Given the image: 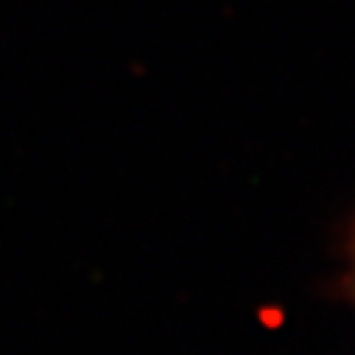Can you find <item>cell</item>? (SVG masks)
Listing matches in <instances>:
<instances>
[{"mask_svg":"<svg viewBox=\"0 0 355 355\" xmlns=\"http://www.w3.org/2000/svg\"><path fill=\"white\" fill-rule=\"evenodd\" d=\"M344 280H347V288H349V300L355 302V221L349 227L347 249H344Z\"/></svg>","mask_w":355,"mask_h":355,"instance_id":"1","label":"cell"}]
</instances>
